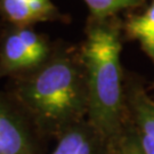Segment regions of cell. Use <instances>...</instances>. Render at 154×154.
<instances>
[{
  "label": "cell",
  "instance_id": "cell-12",
  "mask_svg": "<svg viewBox=\"0 0 154 154\" xmlns=\"http://www.w3.org/2000/svg\"><path fill=\"white\" fill-rule=\"evenodd\" d=\"M142 45H143L144 48L147 50V53H149V55L154 57V37L147 39L145 41H142Z\"/></svg>",
  "mask_w": 154,
  "mask_h": 154
},
{
  "label": "cell",
  "instance_id": "cell-2",
  "mask_svg": "<svg viewBox=\"0 0 154 154\" xmlns=\"http://www.w3.org/2000/svg\"><path fill=\"white\" fill-rule=\"evenodd\" d=\"M86 70L89 125L103 139L116 136L123 111L121 30L116 17L88 18L80 47Z\"/></svg>",
  "mask_w": 154,
  "mask_h": 154
},
{
  "label": "cell",
  "instance_id": "cell-5",
  "mask_svg": "<svg viewBox=\"0 0 154 154\" xmlns=\"http://www.w3.org/2000/svg\"><path fill=\"white\" fill-rule=\"evenodd\" d=\"M50 154H104V139L91 126L69 127Z\"/></svg>",
  "mask_w": 154,
  "mask_h": 154
},
{
  "label": "cell",
  "instance_id": "cell-13",
  "mask_svg": "<svg viewBox=\"0 0 154 154\" xmlns=\"http://www.w3.org/2000/svg\"><path fill=\"white\" fill-rule=\"evenodd\" d=\"M6 26V23L1 20V17H0V38H1V34H2V32H4V29H5Z\"/></svg>",
  "mask_w": 154,
  "mask_h": 154
},
{
  "label": "cell",
  "instance_id": "cell-4",
  "mask_svg": "<svg viewBox=\"0 0 154 154\" xmlns=\"http://www.w3.org/2000/svg\"><path fill=\"white\" fill-rule=\"evenodd\" d=\"M14 97L0 94V154H32V144Z\"/></svg>",
  "mask_w": 154,
  "mask_h": 154
},
{
  "label": "cell",
  "instance_id": "cell-9",
  "mask_svg": "<svg viewBox=\"0 0 154 154\" xmlns=\"http://www.w3.org/2000/svg\"><path fill=\"white\" fill-rule=\"evenodd\" d=\"M126 32L140 42L154 37V0L143 14L129 18Z\"/></svg>",
  "mask_w": 154,
  "mask_h": 154
},
{
  "label": "cell",
  "instance_id": "cell-10",
  "mask_svg": "<svg viewBox=\"0 0 154 154\" xmlns=\"http://www.w3.org/2000/svg\"><path fill=\"white\" fill-rule=\"evenodd\" d=\"M119 154H144L139 144H136L135 142H126L123 143L122 147L119 151Z\"/></svg>",
  "mask_w": 154,
  "mask_h": 154
},
{
  "label": "cell",
  "instance_id": "cell-1",
  "mask_svg": "<svg viewBox=\"0 0 154 154\" xmlns=\"http://www.w3.org/2000/svg\"><path fill=\"white\" fill-rule=\"evenodd\" d=\"M13 97L38 125H78L88 112L86 70L80 48L55 46L45 64L16 78Z\"/></svg>",
  "mask_w": 154,
  "mask_h": 154
},
{
  "label": "cell",
  "instance_id": "cell-6",
  "mask_svg": "<svg viewBox=\"0 0 154 154\" xmlns=\"http://www.w3.org/2000/svg\"><path fill=\"white\" fill-rule=\"evenodd\" d=\"M131 105L142 137L154 142V103L143 89L136 88L131 95Z\"/></svg>",
  "mask_w": 154,
  "mask_h": 154
},
{
  "label": "cell",
  "instance_id": "cell-11",
  "mask_svg": "<svg viewBox=\"0 0 154 154\" xmlns=\"http://www.w3.org/2000/svg\"><path fill=\"white\" fill-rule=\"evenodd\" d=\"M140 149L144 154H154V142L149 138H145L140 136Z\"/></svg>",
  "mask_w": 154,
  "mask_h": 154
},
{
  "label": "cell",
  "instance_id": "cell-8",
  "mask_svg": "<svg viewBox=\"0 0 154 154\" xmlns=\"http://www.w3.org/2000/svg\"><path fill=\"white\" fill-rule=\"evenodd\" d=\"M89 9V18L102 21L116 17L120 11L143 4L144 0H83Z\"/></svg>",
  "mask_w": 154,
  "mask_h": 154
},
{
  "label": "cell",
  "instance_id": "cell-3",
  "mask_svg": "<svg viewBox=\"0 0 154 154\" xmlns=\"http://www.w3.org/2000/svg\"><path fill=\"white\" fill-rule=\"evenodd\" d=\"M55 46L34 26L6 24L0 38V78H18L34 71L49 60Z\"/></svg>",
  "mask_w": 154,
  "mask_h": 154
},
{
  "label": "cell",
  "instance_id": "cell-7",
  "mask_svg": "<svg viewBox=\"0 0 154 154\" xmlns=\"http://www.w3.org/2000/svg\"><path fill=\"white\" fill-rule=\"evenodd\" d=\"M0 17L7 25L34 26L37 23L29 0H0Z\"/></svg>",
  "mask_w": 154,
  "mask_h": 154
}]
</instances>
